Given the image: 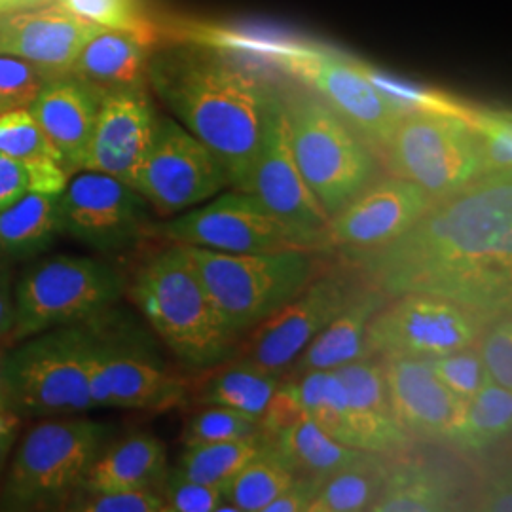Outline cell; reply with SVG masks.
Here are the masks:
<instances>
[{
    "instance_id": "1f68e13d",
    "label": "cell",
    "mask_w": 512,
    "mask_h": 512,
    "mask_svg": "<svg viewBox=\"0 0 512 512\" xmlns=\"http://www.w3.org/2000/svg\"><path fill=\"white\" fill-rule=\"evenodd\" d=\"M272 442L294 476H308L321 482L363 452L332 439L308 416L272 437Z\"/></svg>"
},
{
    "instance_id": "44dd1931",
    "label": "cell",
    "mask_w": 512,
    "mask_h": 512,
    "mask_svg": "<svg viewBox=\"0 0 512 512\" xmlns=\"http://www.w3.org/2000/svg\"><path fill=\"white\" fill-rule=\"evenodd\" d=\"M101 97V90L65 74L50 80L27 107L69 173L84 165Z\"/></svg>"
},
{
    "instance_id": "8992f818",
    "label": "cell",
    "mask_w": 512,
    "mask_h": 512,
    "mask_svg": "<svg viewBox=\"0 0 512 512\" xmlns=\"http://www.w3.org/2000/svg\"><path fill=\"white\" fill-rule=\"evenodd\" d=\"M467 112L412 109L389 135L382 160L397 175L437 200L486 175L476 129Z\"/></svg>"
},
{
    "instance_id": "74e56055",
    "label": "cell",
    "mask_w": 512,
    "mask_h": 512,
    "mask_svg": "<svg viewBox=\"0 0 512 512\" xmlns=\"http://www.w3.org/2000/svg\"><path fill=\"white\" fill-rule=\"evenodd\" d=\"M65 74L50 65L0 55V112L27 109L50 80Z\"/></svg>"
},
{
    "instance_id": "ffe728a7",
    "label": "cell",
    "mask_w": 512,
    "mask_h": 512,
    "mask_svg": "<svg viewBox=\"0 0 512 512\" xmlns=\"http://www.w3.org/2000/svg\"><path fill=\"white\" fill-rule=\"evenodd\" d=\"M101 27L57 4L0 14V55L50 65L69 74L82 46Z\"/></svg>"
},
{
    "instance_id": "d590c367",
    "label": "cell",
    "mask_w": 512,
    "mask_h": 512,
    "mask_svg": "<svg viewBox=\"0 0 512 512\" xmlns=\"http://www.w3.org/2000/svg\"><path fill=\"white\" fill-rule=\"evenodd\" d=\"M71 173L54 160H21L0 154V209L29 194H61Z\"/></svg>"
},
{
    "instance_id": "30bf717a",
    "label": "cell",
    "mask_w": 512,
    "mask_h": 512,
    "mask_svg": "<svg viewBox=\"0 0 512 512\" xmlns=\"http://www.w3.org/2000/svg\"><path fill=\"white\" fill-rule=\"evenodd\" d=\"M490 319L435 294H401L370 319L366 348L384 359H435L476 346Z\"/></svg>"
},
{
    "instance_id": "f1b7e54d",
    "label": "cell",
    "mask_w": 512,
    "mask_h": 512,
    "mask_svg": "<svg viewBox=\"0 0 512 512\" xmlns=\"http://www.w3.org/2000/svg\"><path fill=\"white\" fill-rule=\"evenodd\" d=\"M59 232V194H29L0 209V255H37Z\"/></svg>"
},
{
    "instance_id": "681fc988",
    "label": "cell",
    "mask_w": 512,
    "mask_h": 512,
    "mask_svg": "<svg viewBox=\"0 0 512 512\" xmlns=\"http://www.w3.org/2000/svg\"><path fill=\"white\" fill-rule=\"evenodd\" d=\"M14 323V293L10 289V277L0 268V340L8 338Z\"/></svg>"
},
{
    "instance_id": "b9f144b4",
    "label": "cell",
    "mask_w": 512,
    "mask_h": 512,
    "mask_svg": "<svg viewBox=\"0 0 512 512\" xmlns=\"http://www.w3.org/2000/svg\"><path fill=\"white\" fill-rule=\"evenodd\" d=\"M484 374L490 384L512 389V319L511 311L494 315L476 342Z\"/></svg>"
},
{
    "instance_id": "83f0119b",
    "label": "cell",
    "mask_w": 512,
    "mask_h": 512,
    "mask_svg": "<svg viewBox=\"0 0 512 512\" xmlns=\"http://www.w3.org/2000/svg\"><path fill=\"white\" fill-rule=\"evenodd\" d=\"M389 465L384 454L363 450L321 482L308 512L368 511L384 490Z\"/></svg>"
},
{
    "instance_id": "603a6c76",
    "label": "cell",
    "mask_w": 512,
    "mask_h": 512,
    "mask_svg": "<svg viewBox=\"0 0 512 512\" xmlns=\"http://www.w3.org/2000/svg\"><path fill=\"white\" fill-rule=\"evenodd\" d=\"M389 300L387 294L366 283L355 289L348 304L321 330L310 346L283 374V380H291L311 370H334L338 366L372 355L366 348V330L374 313Z\"/></svg>"
},
{
    "instance_id": "ba28073f",
    "label": "cell",
    "mask_w": 512,
    "mask_h": 512,
    "mask_svg": "<svg viewBox=\"0 0 512 512\" xmlns=\"http://www.w3.org/2000/svg\"><path fill=\"white\" fill-rule=\"evenodd\" d=\"M103 439L105 427L84 418L44 420L31 427L8 471V505L27 511L65 505L84 486Z\"/></svg>"
},
{
    "instance_id": "f35d334b",
    "label": "cell",
    "mask_w": 512,
    "mask_h": 512,
    "mask_svg": "<svg viewBox=\"0 0 512 512\" xmlns=\"http://www.w3.org/2000/svg\"><path fill=\"white\" fill-rule=\"evenodd\" d=\"M0 154L21 160H54L63 165L29 109L0 112Z\"/></svg>"
},
{
    "instance_id": "cb8c5ba5",
    "label": "cell",
    "mask_w": 512,
    "mask_h": 512,
    "mask_svg": "<svg viewBox=\"0 0 512 512\" xmlns=\"http://www.w3.org/2000/svg\"><path fill=\"white\" fill-rule=\"evenodd\" d=\"M110 406L164 412L188 399V382L156 365L143 351L105 342Z\"/></svg>"
},
{
    "instance_id": "d6986e66",
    "label": "cell",
    "mask_w": 512,
    "mask_h": 512,
    "mask_svg": "<svg viewBox=\"0 0 512 512\" xmlns=\"http://www.w3.org/2000/svg\"><path fill=\"white\" fill-rule=\"evenodd\" d=\"M384 359V357H382ZM395 420L410 439L446 440L465 403L440 382L423 359H384Z\"/></svg>"
},
{
    "instance_id": "d4e9b609",
    "label": "cell",
    "mask_w": 512,
    "mask_h": 512,
    "mask_svg": "<svg viewBox=\"0 0 512 512\" xmlns=\"http://www.w3.org/2000/svg\"><path fill=\"white\" fill-rule=\"evenodd\" d=\"M152 46L135 33L101 27L74 57L69 74L101 92L145 88Z\"/></svg>"
},
{
    "instance_id": "e0dca14e",
    "label": "cell",
    "mask_w": 512,
    "mask_h": 512,
    "mask_svg": "<svg viewBox=\"0 0 512 512\" xmlns=\"http://www.w3.org/2000/svg\"><path fill=\"white\" fill-rule=\"evenodd\" d=\"M433 202L420 186L397 175H380L329 220L332 247L348 255L380 249L401 236Z\"/></svg>"
},
{
    "instance_id": "3957f363",
    "label": "cell",
    "mask_w": 512,
    "mask_h": 512,
    "mask_svg": "<svg viewBox=\"0 0 512 512\" xmlns=\"http://www.w3.org/2000/svg\"><path fill=\"white\" fill-rule=\"evenodd\" d=\"M129 298L183 365L211 370L236 355L238 340L224 329L183 245L169 243L147 258L133 275Z\"/></svg>"
},
{
    "instance_id": "d6a6232c",
    "label": "cell",
    "mask_w": 512,
    "mask_h": 512,
    "mask_svg": "<svg viewBox=\"0 0 512 512\" xmlns=\"http://www.w3.org/2000/svg\"><path fill=\"white\" fill-rule=\"evenodd\" d=\"M511 427L512 389L486 382L465 403L458 423L446 440L471 454L486 452L509 439Z\"/></svg>"
},
{
    "instance_id": "9c48e42d",
    "label": "cell",
    "mask_w": 512,
    "mask_h": 512,
    "mask_svg": "<svg viewBox=\"0 0 512 512\" xmlns=\"http://www.w3.org/2000/svg\"><path fill=\"white\" fill-rule=\"evenodd\" d=\"M92 338L90 332L69 325L31 336L8 353L12 412L48 418L93 408L88 389Z\"/></svg>"
},
{
    "instance_id": "7402d4cb",
    "label": "cell",
    "mask_w": 512,
    "mask_h": 512,
    "mask_svg": "<svg viewBox=\"0 0 512 512\" xmlns=\"http://www.w3.org/2000/svg\"><path fill=\"white\" fill-rule=\"evenodd\" d=\"M348 395L351 423L359 450L389 454L406 448L412 439L395 420L387 395L384 359L366 355L334 368Z\"/></svg>"
},
{
    "instance_id": "816d5d0a",
    "label": "cell",
    "mask_w": 512,
    "mask_h": 512,
    "mask_svg": "<svg viewBox=\"0 0 512 512\" xmlns=\"http://www.w3.org/2000/svg\"><path fill=\"white\" fill-rule=\"evenodd\" d=\"M6 361H8V351L0 346V410H12L10 385L6 378Z\"/></svg>"
},
{
    "instance_id": "52a82bcc",
    "label": "cell",
    "mask_w": 512,
    "mask_h": 512,
    "mask_svg": "<svg viewBox=\"0 0 512 512\" xmlns=\"http://www.w3.org/2000/svg\"><path fill=\"white\" fill-rule=\"evenodd\" d=\"M122 293V277L101 260L71 255L42 260L19 279L8 340L23 342L40 332L97 317Z\"/></svg>"
},
{
    "instance_id": "7dc6e473",
    "label": "cell",
    "mask_w": 512,
    "mask_h": 512,
    "mask_svg": "<svg viewBox=\"0 0 512 512\" xmlns=\"http://www.w3.org/2000/svg\"><path fill=\"white\" fill-rule=\"evenodd\" d=\"M321 480L308 476H294L293 482L275 497L262 512H308L319 492Z\"/></svg>"
},
{
    "instance_id": "4fadbf2b",
    "label": "cell",
    "mask_w": 512,
    "mask_h": 512,
    "mask_svg": "<svg viewBox=\"0 0 512 512\" xmlns=\"http://www.w3.org/2000/svg\"><path fill=\"white\" fill-rule=\"evenodd\" d=\"M147 205L133 186L82 169L59 194V232L103 255H122L152 232Z\"/></svg>"
},
{
    "instance_id": "8fae6325",
    "label": "cell",
    "mask_w": 512,
    "mask_h": 512,
    "mask_svg": "<svg viewBox=\"0 0 512 512\" xmlns=\"http://www.w3.org/2000/svg\"><path fill=\"white\" fill-rule=\"evenodd\" d=\"M152 232L169 243L202 247L220 253H274V251H323L313 239L272 215L253 192L232 190L217 194L213 202L173 215Z\"/></svg>"
},
{
    "instance_id": "e575fe53",
    "label": "cell",
    "mask_w": 512,
    "mask_h": 512,
    "mask_svg": "<svg viewBox=\"0 0 512 512\" xmlns=\"http://www.w3.org/2000/svg\"><path fill=\"white\" fill-rule=\"evenodd\" d=\"M262 440L264 435L260 431L247 439L186 446L175 469L190 480L224 490L228 482L238 475L239 469L255 456Z\"/></svg>"
},
{
    "instance_id": "60d3db41",
    "label": "cell",
    "mask_w": 512,
    "mask_h": 512,
    "mask_svg": "<svg viewBox=\"0 0 512 512\" xmlns=\"http://www.w3.org/2000/svg\"><path fill=\"white\" fill-rule=\"evenodd\" d=\"M488 173L512 171V122L509 110H469Z\"/></svg>"
},
{
    "instance_id": "7bdbcfd3",
    "label": "cell",
    "mask_w": 512,
    "mask_h": 512,
    "mask_svg": "<svg viewBox=\"0 0 512 512\" xmlns=\"http://www.w3.org/2000/svg\"><path fill=\"white\" fill-rule=\"evenodd\" d=\"M76 512H165L164 497L158 490L99 492L80 488L63 505Z\"/></svg>"
},
{
    "instance_id": "4316f807",
    "label": "cell",
    "mask_w": 512,
    "mask_h": 512,
    "mask_svg": "<svg viewBox=\"0 0 512 512\" xmlns=\"http://www.w3.org/2000/svg\"><path fill=\"white\" fill-rule=\"evenodd\" d=\"M456 480L437 465L425 461H403L389 465L384 490L370 512L458 511Z\"/></svg>"
},
{
    "instance_id": "277c9868",
    "label": "cell",
    "mask_w": 512,
    "mask_h": 512,
    "mask_svg": "<svg viewBox=\"0 0 512 512\" xmlns=\"http://www.w3.org/2000/svg\"><path fill=\"white\" fill-rule=\"evenodd\" d=\"M183 247L219 311L224 329L238 342L302 293L317 274L313 251L220 253Z\"/></svg>"
},
{
    "instance_id": "5b68a950",
    "label": "cell",
    "mask_w": 512,
    "mask_h": 512,
    "mask_svg": "<svg viewBox=\"0 0 512 512\" xmlns=\"http://www.w3.org/2000/svg\"><path fill=\"white\" fill-rule=\"evenodd\" d=\"M294 162L332 219L382 175L378 156L313 90L281 93Z\"/></svg>"
},
{
    "instance_id": "ac0fdd59",
    "label": "cell",
    "mask_w": 512,
    "mask_h": 512,
    "mask_svg": "<svg viewBox=\"0 0 512 512\" xmlns=\"http://www.w3.org/2000/svg\"><path fill=\"white\" fill-rule=\"evenodd\" d=\"M156 124L158 114L145 88L103 92L82 169L105 173L131 186L154 139Z\"/></svg>"
},
{
    "instance_id": "836d02e7",
    "label": "cell",
    "mask_w": 512,
    "mask_h": 512,
    "mask_svg": "<svg viewBox=\"0 0 512 512\" xmlns=\"http://www.w3.org/2000/svg\"><path fill=\"white\" fill-rule=\"evenodd\" d=\"M293 478V471L279 456L272 439L264 435L262 446L228 482L224 495L241 512H262L293 482Z\"/></svg>"
},
{
    "instance_id": "4dcf8cb0",
    "label": "cell",
    "mask_w": 512,
    "mask_h": 512,
    "mask_svg": "<svg viewBox=\"0 0 512 512\" xmlns=\"http://www.w3.org/2000/svg\"><path fill=\"white\" fill-rule=\"evenodd\" d=\"M304 414L329 437L359 448L351 423L348 395L334 370H311L291 380H283Z\"/></svg>"
},
{
    "instance_id": "7a4b0ae2",
    "label": "cell",
    "mask_w": 512,
    "mask_h": 512,
    "mask_svg": "<svg viewBox=\"0 0 512 512\" xmlns=\"http://www.w3.org/2000/svg\"><path fill=\"white\" fill-rule=\"evenodd\" d=\"M148 82L175 120L217 156L230 186L247 192L279 92L198 40L152 52Z\"/></svg>"
},
{
    "instance_id": "8d00e7d4",
    "label": "cell",
    "mask_w": 512,
    "mask_h": 512,
    "mask_svg": "<svg viewBox=\"0 0 512 512\" xmlns=\"http://www.w3.org/2000/svg\"><path fill=\"white\" fill-rule=\"evenodd\" d=\"M54 4L99 27L129 31L148 42H158V29L147 18L141 0H54Z\"/></svg>"
},
{
    "instance_id": "ee69618b",
    "label": "cell",
    "mask_w": 512,
    "mask_h": 512,
    "mask_svg": "<svg viewBox=\"0 0 512 512\" xmlns=\"http://www.w3.org/2000/svg\"><path fill=\"white\" fill-rule=\"evenodd\" d=\"M425 361L437 374L440 382L463 403H467L476 391L488 382L476 346L459 349L454 353L435 357V359H425Z\"/></svg>"
},
{
    "instance_id": "f907efd6",
    "label": "cell",
    "mask_w": 512,
    "mask_h": 512,
    "mask_svg": "<svg viewBox=\"0 0 512 512\" xmlns=\"http://www.w3.org/2000/svg\"><path fill=\"white\" fill-rule=\"evenodd\" d=\"M19 427H21V418L16 412L4 410L0 414V469L16 444Z\"/></svg>"
},
{
    "instance_id": "5bb4252c",
    "label": "cell",
    "mask_w": 512,
    "mask_h": 512,
    "mask_svg": "<svg viewBox=\"0 0 512 512\" xmlns=\"http://www.w3.org/2000/svg\"><path fill=\"white\" fill-rule=\"evenodd\" d=\"M285 65L304 78L376 156L382 154L389 135L408 112L372 80L368 67L342 55L302 50Z\"/></svg>"
},
{
    "instance_id": "484cf974",
    "label": "cell",
    "mask_w": 512,
    "mask_h": 512,
    "mask_svg": "<svg viewBox=\"0 0 512 512\" xmlns=\"http://www.w3.org/2000/svg\"><path fill=\"white\" fill-rule=\"evenodd\" d=\"M167 475V454L162 440L150 433H131L99 452L84 486L99 492L156 490Z\"/></svg>"
},
{
    "instance_id": "f5cc1de1",
    "label": "cell",
    "mask_w": 512,
    "mask_h": 512,
    "mask_svg": "<svg viewBox=\"0 0 512 512\" xmlns=\"http://www.w3.org/2000/svg\"><path fill=\"white\" fill-rule=\"evenodd\" d=\"M54 0H0V14H10L19 10H33L52 4Z\"/></svg>"
},
{
    "instance_id": "f546056e",
    "label": "cell",
    "mask_w": 512,
    "mask_h": 512,
    "mask_svg": "<svg viewBox=\"0 0 512 512\" xmlns=\"http://www.w3.org/2000/svg\"><path fill=\"white\" fill-rule=\"evenodd\" d=\"M230 365L215 370L198 393V403L228 406L251 420L260 421L275 391L283 384V376L258 366L228 359Z\"/></svg>"
},
{
    "instance_id": "ab89813d",
    "label": "cell",
    "mask_w": 512,
    "mask_h": 512,
    "mask_svg": "<svg viewBox=\"0 0 512 512\" xmlns=\"http://www.w3.org/2000/svg\"><path fill=\"white\" fill-rule=\"evenodd\" d=\"M258 433V421L251 420L228 406L207 404V408L196 412L184 427L183 442L186 448L209 442L247 439Z\"/></svg>"
},
{
    "instance_id": "7c38bea8",
    "label": "cell",
    "mask_w": 512,
    "mask_h": 512,
    "mask_svg": "<svg viewBox=\"0 0 512 512\" xmlns=\"http://www.w3.org/2000/svg\"><path fill=\"white\" fill-rule=\"evenodd\" d=\"M131 186L162 217L213 200L228 183L217 156L175 118L158 116L154 139Z\"/></svg>"
},
{
    "instance_id": "9a60e30c",
    "label": "cell",
    "mask_w": 512,
    "mask_h": 512,
    "mask_svg": "<svg viewBox=\"0 0 512 512\" xmlns=\"http://www.w3.org/2000/svg\"><path fill=\"white\" fill-rule=\"evenodd\" d=\"M355 289L353 279L338 270L313 277L302 293L247 332L249 340L236 351V361L283 376L311 340L348 304Z\"/></svg>"
},
{
    "instance_id": "2e32d148",
    "label": "cell",
    "mask_w": 512,
    "mask_h": 512,
    "mask_svg": "<svg viewBox=\"0 0 512 512\" xmlns=\"http://www.w3.org/2000/svg\"><path fill=\"white\" fill-rule=\"evenodd\" d=\"M247 192H253L272 215L302 236L313 239L323 251L332 247L329 215L313 196L294 162L281 93L270 112Z\"/></svg>"
},
{
    "instance_id": "f6af8a7d",
    "label": "cell",
    "mask_w": 512,
    "mask_h": 512,
    "mask_svg": "<svg viewBox=\"0 0 512 512\" xmlns=\"http://www.w3.org/2000/svg\"><path fill=\"white\" fill-rule=\"evenodd\" d=\"M160 488L165 512H219L220 505L226 501L224 490L190 480L177 469L167 471Z\"/></svg>"
},
{
    "instance_id": "c3c4849f",
    "label": "cell",
    "mask_w": 512,
    "mask_h": 512,
    "mask_svg": "<svg viewBox=\"0 0 512 512\" xmlns=\"http://www.w3.org/2000/svg\"><path fill=\"white\" fill-rule=\"evenodd\" d=\"M511 482L509 476L507 478H497L494 482H490L482 494L480 499V511L492 512H509L511 511Z\"/></svg>"
},
{
    "instance_id": "6da1fadb",
    "label": "cell",
    "mask_w": 512,
    "mask_h": 512,
    "mask_svg": "<svg viewBox=\"0 0 512 512\" xmlns=\"http://www.w3.org/2000/svg\"><path fill=\"white\" fill-rule=\"evenodd\" d=\"M512 173L437 198L384 247L348 255L389 298L435 294L484 317L512 306Z\"/></svg>"
},
{
    "instance_id": "bcb514c9",
    "label": "cell",
    "mask_w": 512,
    "mask_h": 512,
    "mask_svg": "<svg viewBox=\"0 0 512 512\" xmlns=\"http://www.w3.org/2000/svg\"><path fill=\"white\" fill-rule=\"evenodd\" d=\"M304 416L306 414H304L302 406L291 395V391L281 384V387L275 391L270 404L266 406L258 425H260V431L272 439Z\"/></svg>"
}]
</instances>
